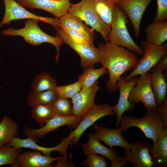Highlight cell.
<instances>
[{
    "label": "cell",
    "instance_id": "74e56055",
    "mask_svg": "<svg viewBox=\"0 0 167 167\" xmlns=\"http://www.w3.org/2000/svg\"><path fill=\"white\" fill-rule=\"evenodd\" d=\"M110 162V167H122L128 165V162L126 161L124 156H118Z\"/></svg>",
    "mask_w": 167,
    "mask_h": 167
},
{
    "label": "cell",
    "instance_id": "ab89813d",
    "mask_svg": "<svg viewBox=\"0 0 167 167\" xmlns=\"http://www.w3.org/2000/svg\"><path fill=\"white\" fill-rule=\"evenodd\" d=\"M118 0V2H119V1H120V0Z\"/></svg>",
    "mask_w": 167,
    "mask_h": 167
},
{
    "label": "cell",
    "instance_id": "603a6c76",
    "mask_svg": "<svg viewBox=\"0 0 167 167\" xmlns=\"http://www.w3.org/2000/svg\"><path fill=\"white\" fill-rule=\"evenodd\" d=\"M36 142L31 138L27 137L25 139H21L16 136L12 138L10 142L6 145L15 148H24L35 149L41 152L45 156L52 157L51 152L57 151L62 155L63 154V148L60 143L58 145L53 147L46 148L38 145Z\"/></svg>",
    "mask_w": 167,
    "mask_h": 167
},
{
    "label": "cell",
    "instance_id": "f1b7e54d",
    "mask_svg": "<svg viewBox=\"0 0 167 167\" xmlns=\"http://www.w3.org/2000/svg\"><path fill=\"white\" fill-rule=\"evenodd\" d=\"M31 108L32 117L41 127L55 115L52 104L39 105Z\"/></svg>",
    "mask_w": 167,
    "mask_h": 167
},
{
    "label": "cell",
    "instance_id": "7a4b0ae2",
    "mask_svg": "<svg viewBox=\"0 0 167 167\" xmlns=\"http://www.w3.org/2000/svg\"><path fill=\"white\" fill-rule=\"evenodd\" d=\"M120 126L123 132L131 127L138 128L147 138L152 140L154 144L157 143L161 133L167 128L157 110L147 111L143 117L140 118L131 116H122Z\"/></svg>",
    "mask_w": 167,
    "mask_h": 167
},
{
    "label": "cell",
    "instance_id": "9c48e42d",
    "mask_svg": "<svg viewBox=\"0 0 167 167\" xmlns=\"http://www.w3.org/2000/svg\"><path fill=\"white\" fill-rule=\"evenodd\" d=\"M56 36H58L63 42L67 44L75 50L80 58V64L84 69L93 68L95 64L100 63V52L98 49L94 46H88L78 44L73 42L60 28H54Z\"/></svg>",
    "mask_w": 167,
    "mask_h": 167
},
{
    "label": "cell",
    "instance_id": "30bf717a",
    "mask_svg": "<svg viewBox=\"0 0 167 167\" xmlns=\"http://www.w3.org/2000/svg\"><path fill=\"white\" fill-rule=\"evenodd\" d=\"M151 146L147 142H132L129 143L128 149L123 148V156L133 167H152L154 164L149 153Z\"/></svg>",
    "mask_w": 167,
    "mask_h": 167
},
{
    "label": "cell",
    "instance_id": "3957f363",
    "mask_svg": "<svg viewBox=\"0 0 167 167\" xmlns=\"http://www.w3.org/2000/svg\"><path fill=\"white\" fill-rule=\"evenodd\" d=\"M39 21L35 19H28L25 22L24 28L15 29L11 27L3 31L1 33L5 36H21L26 42L34 46L38 45L45 42L52 44L55 47L57 50L56 57L57 63L58 61L60 47L63 42L57 36H52L43 31L38 25Z\"/></svg>",
    "mask_w": 167,
    "mask_h": 167
},
{
    "label": "cell",
    "instance_id": "4dcf8cb0",
    "mask_svg": "<svg viewBox=\"0 0 167 167\" xmlns=\"http://www.w3.org/2000/svg\"><path fill=\"white\" fill-rule=\"evenodd\" d=\"M21 151V148H15L6 144L0 147V166L9 165L14 167Z\"/></svg>",
    "mask_w": 167,
    "mask_h": 167
},
{
    "label": "cell",
    "instance_id": "6da1fadb",
    "mask_svg": "<svg viewBox=\"0 0 167 167\" xmlns=\"http://www.w3.org/2000/svg\"><path fill=\"white\" fill-rule=\"evenodd\" d=\"M98 48L100 63L109 74L106 84L107 88L110 91H117L118 79L125 72L133 70L140 58L128 49L109 41L98 43Z\"/></svg>",
    "mask_w": 167,
    "mask_h": 167
},
{
    "label": "cell",
    "instance_id": "8992f818",
    "mask_svg": "<svg viewBox=\"0 0 167 167\" xmlns=\"http://www.w3.org/2000/svg\"><path fill=\"white\" fill-rule=\"evenodd\" d=\"M140 47L143 51V56L132 71L123 76L126 81L148 72L162 57L167 54V43L157 46L146 41H143L140 43Z\"/></svg>",
    "mask_w": 167,
    "mask_h": 167
},
{
    "label": "cell",
    "instance_id": "e575fe53",
    "mask_svg": "<svg viewBox=\"0 0 167 167\" xmlns=\"http://www.w3.org/2000/svg\"><path fill=\"white\" fill-rule=\"evenodd\" d=\"M87 158L81 163L82 166L86 167H107L108 162L102 156L91 153L87 155Z\"/></svg>",
    "mask_w": 167,
    "mask_h": 167
},
{
    "label": "cell",
    "instance_id": "7c38bea8",
    "mask_svg": "<svg viewBox=\"0 0 167 167\" xmlns=\"http://www.w3.org/2000/svg\"><path fill=\"white\" fill-rule=\"evenodd\" d=\"M138 77L135 76L128 80H126L123 76L121 77L117 81L118 88L120 92L117 104L113 106V110L116 114V127L120 126L122 116L126 111H130L136 107V104L128 101V97L132 88L136 83Z\"/></svg>",
    "mask_w": 167,
    "mask_h": 167
},
{
    "label": "cell",
    "instance_id": "52a82bcc",
    "mask_svg": "<svg viewBox=\"0 0 167 167\" xmlns=\"http://www.w3.org/2000/svg\"><path fill=\"white\" fill-rule=\"evenodd\" d=\"M113 108V106L107 103L95 105L87 113L76 128L62 139L67 146L71 142L77 145L83 133L96 121L104 117L115 114Z\"/></svg>",
    "mask_w": 167,
    "mask_h": 167
},
{
    "label": "cell",
    "instance_id": "4316f807",
    "mask_svg": "<svg viewBox=\"0 0 167 167\" xmlns=\"http://www.w3.org/2000/svg\"><path fill=\"white\" fill-rule=\"evenodd\" d=\"M57 98L53 89L40 92L32 90L28 94L27 103L32 107L39 105L52 104Z\"/></svg>",
    "mask_w": 167,
    "mask_h": 167
},
{
    "label": "cell",
    "instance_id": "1f68e13d",
    "mask_svg": "<svg viewBox=\"0 0 167 167\" xmlns=\"http://www.w3.org/2000/svg\"><path fill=\"white\" fill-rule=\"evenodd\" d=\"M82 89L79 82L77 81L69 85L56 86L54 90L57 98H71Z\"/></svg>",
    "mask_w": 167,
    "mask_h": 167
},
{
    "label": "cell",
    "instance_id": "44dd1931",
    "mask_svg": "<svg viewBox=\"0 0 167 167\" xmlns=\"http://www.w3.org/2000/svg\"><path fill=\"white\" fill-rule=\"evenodd\" d=\"M88 137L87 142L81 144L82 151L86 156L91 153L98 154L107 158L110 161L118 156L117 151L113 148H108L104 146L92 133H89Z\"/></svg>",
    "mask_w": 167,
    "mask_h": 167
},
{
    "label": "cell",
    "instance_id": "8d00e7d4",
    "mask_svg": "<svg viewBox=\"0 0 167 167\" xmlns=\"http://www.w3.org/2000/svg\"><path fill=\"white\" fill-rule=\"evenodd\" d=\"M157 112L164 124L167 126V100L157 107Z\"/></svg>",
    "mask_w": 167,
    "mask_h": 167
},
{
    "label": "cell",
    "instance_id": "d590c367",
    "mask_svg": "<svg viewBox=\"0 0 167 167\" xmlns=\"http://www.w3.org/2000/svg\"><path fill=\"white\" fill-rule=\"evenodd\" d=\"M157 10L152 22L166 21L167 19V0H156Z\"/></svg>",
    "mask_w": 167,
    "mask_h": 167
},
{
    "label": "cell",
    "instance_id": "d4e9b609",
    "mask_svg": "<svg viewBox=\"0 0 167 167\" xmlns=\"http://www.w3.org/2000/svg\"><path fill=\"white\" fill-rule=\"evenodd\" d=\"M118 0H92L95 10L101 20L111 27Z\"/></svg>",
    "mask_w": 167,
    "mask_h": 167
},
{
    "label": "cell",
    "instance_id": "4fadbf2b",
    "mask_svg": "<svg viewBox=\"0 0 167 167\" xmlns=\"http://www.w3.org/2000/svg\"><path fill=\"white\" fill-rule=\"evenodd\" d=\"M152 0H120L117 4L120 8L130 19L135 37L138 39L140 32V25L143 15Z\"/></svg>",
    "mask_w": 167,
    "mask_h": 167
},
{
    "label": "cell",
    "instance_id": "83f0119b",
    "mask_svg": "<svg viewBox=\"0 0 167 167\" xmlns=\"http://www.w3.org/2000/svg\"><path fill=\"white\" fill-rule=\"evenodd\" d=\"M108 73L107 69L103 67L98 69H84L83 72L78 79L82 87L81 89H85L90 87L100 77Z\"/></svg>",
    "mask_w": 167,
    "mask_h": 167
},
{
    "label": "cell",
    "instance_id": "5b68a950",
    "mask_svg": "<svg viewBox=\"0 0 167 167\" xmlns=\"http://www.w3.org/2000/svg\"><path fill=\"white\" fill-rule=\"evenodd\" d=\"M68 12L84 21L95 31L99 32L105 42L111 27L105 23L96 12L92 0H81L78 3L71 4Z\"/></svg>",
    "mask_w": 167,
    "mask_h": 167
},
{
    "label": "cell",
    "instance_id": "ac0fdd59",
    "mask_svg": "<svg viewBox=\"0 0 167 167\" xmlns=\"http://www.w3.org/2000/svg\"><path fill=\"white\" fill-rule=\"evenodd\" d=\"M60 157L43 156L41 152L36 150L34 152L27 151L20 154L14 167H54L55 165L51 164Z\"/></svg>",
    "mask_w": 167,
    "mask_h": 167
},
{
    "label": "cell",
    "instance_id": "484cf974",
    "mask_svg": "<svg viewBox=\"0 0 167 167\" xmlns=\"http://www.w3.org/2000/svg\"><path fill=\"white\" fill-rule=\"evenodd\" d=\"M18 126L10 116L5 115L0 122V147L9 143L18 135Z\"/></svg>",
    "mask_w": 167,
    "mask_h": 167
},
{
    "label": "cell",
    "instance_id": "7402d4cb",
    "mask_svg": "<svg viewBox=\"0 0 167 167\" xmlns=\"http://www.w3.org/2000/svg\"><path fill=\"white\" fill-rule=\"evenodd\" d=\"M149 153L156 167L167 166V128L160 134L156 144L151 145Z\"/></svg>",
    "mask_w": 167,
    "mask_h": 167
},
{
    "label": "cell",
    "instance_id": "ba28073f",
    "mask_svg": "<svg viewBox=\"0 0 167 167\" xmlns=\"http://www.w3.org/2000/svg\"><path fill=\"white\" fill-rule=\"evenodd\" d=\"M128 101L135 104L140 102H142L147 111L157 110V105L150 84V74L148 72L138 77L135 85L130 93Z\"/></svg>",
    "mask_w": 167,
    "mask_h": 167
},
{
    "label": "cell",
    "instance_id": "277c9868",
    "mask_svg": "<svg viewBox=\"0 0 167 167\" xmlns=\"http://www.w3.org/2000/svg\"><path fill=\"white\" fill-rule=\"evenodd\" d=\"M127 16L117 4L111 30L107 37V41L126 48L136 54L142 56L143 51L134 42L126 27Z\"/></svg>",
    "mask_w": 167,
    "mask_h": 167
},
{
    "label": "cell",
    "instance_id": "5bb4252c",
    "mask_svg": "<svg viewBox=\"0 0 167 167\" xmlns=\"http://www.w3.org/2000/svg\"><path fill=\"white\" fill-rule=\"evenodd\" d=\"M97 80L90 87L81 89L71 98L73 115L81 120L95 104V98L100 89Z\"/></svg>",
    "mask_w": 167,
    "mask_h": 167
},
{
    "label": "cell",
    "instance_id": "8fae6325",
    "mask_svg": "<svg viewBox=\"0 0 167 167\" xmlns=\"http://www.w3.org/2000/svg\"><path fill=\"white\" fill-rule=\"evenodd\" d=\"M81 121L74 115L66 117L55 115L40 128L32 129L24 126L23 134L37 142L45 135L60 127L66 125L77 126Z\"/></svg>",
    "mask_w": 167,
    "mask_h": 167
},
{
    "label": "cell",
    "instance_id": "d6986e66",
    "mask_svg": "<svg viewBox=\"0 0 167 167\" xmlns=\"http://www.w3.org/2000/svg\"><path fill=\"white\" fill-rule=\"evenodd\" d=\"M150 71L151 86L158 107L167 100L166 79L161 68L157 65L152 67Z\"/></svg>",
    "mask_w": 167,
    "mask_h": 167
},
{
    "label": "cell",
    "instance_id": "cb8c5ba5",
    "mask_svg": "<svg viewBox=\"0 0 167 167\" xmlns=\"http://www.w3.org/2000/svg\"><path fill=\"white\" fill-rule=\"evenodd\" d=\"M146 41L157 46H160L167 40V22H152L144 29Z\"/></svg>",
    "mask_w": 167,
    "mask_h": 167
},
{
    "label": "cell",
    "instance_id": "f546056e",
    "mask_svg": "<svg viewBox=\"0 0 167 167\" xmlns=\"http://www.w3.org/2000/svg\"><path fill=\"white\" fill-rule=\"evenodd\" d=\"M57 86L56 80L50 74L43 72L34 78L31 88L32 90L40 92L53 89Z\"/></svg>",
    "mask_w": 167,
    "mask_h": 167
},
{
    "label": "cell",
    "instance_id": "9a60e30c",
    "mask_svg": "<svg viewBox=\"0 0 167 167\" xmlns=\"http://www.w3.org/2000/svg\"><path fill=\"white\" fill-rule=\"evenodd\" d=\"M21 6L31 9H40L57 18L68 12L71 3L70 0H15Z\"/></svg>",
    "mask_w": 167,
    "mask_h": 167
},
{
    "label": "cell",
    "instance_id": "e0dca14e",
    "mask_svg": "<svg viewBox=\"0 0 167 167\" xmlns=\"http://www.w3.org/2000/svg\"><path fill=\"white\" fill-rule=\"evenodd\" d=\"M92 126L95 131L94 136L110 148L120 146L128 149L129 143L123 137L122 134V130L120 127L109 128L95 123Z\"/></svg>",
    "mask_w": 167,
    "mask_h": 167
},
{
    "label": "cell",
    "instance_id": "2e32d148",
    "mask_svg": "<svg viewBox=\"0 0 167 167\" xmlns=\"http://www.w3.org/2000/svg\"><path fill=\"white\" fill-rule=\"evenodd\" d=\"M5 11L3 18L0 23V29L5 24H9L13 20L35 19L49 24L52 18L40 16L34 14L23 7L15 0H3Z\"/></svg>",
    "mask_w": 167,
    "mask_h": 167
},
{
    "label": "cell",
    "instance_id": "ffe728a7",
    "mask_svg": "<svg viewBox=\"0 0 167 167\" xmlns=\"http://www.w3.org/2000/svg\"><path fill=\"white\" fill-rule=\"evenodd\" d=\"M56 26L61 28H71L77 30L83 33L94 43L95 30L84 24L79 18L71 13L68 12L57 18V23L54 27Z\"/></svg>",
    "mask_w": 167,
    "mask_h": 167
},
{
    "label": "cell",
    "instance_id": "d6a6232c",
    "mask_svg": "<svg viewBox=\"0 0 167 167\" xmlns=\"http://www.w3.org/2000/svg\"><path fill=\"white\" fill-rule=\"evenodd\" d=\"M52 104L55 115L66 117L73 115L72 104L68 98H57Z\"/></svg>",
    "mask_w": 167,
    "mask_h": 167
},
{
    "label": "cell",
    "instance_id": "f35d334b",
    "mask_svg": "<svg viewBox=\"0 0 167 167\" xmlns=\"http://www.w3.org/2000/svg\"><path fill=\"white\" fill-rule=\"evenodd\" d=\"M156 65L161 69L165 78L167 75V55L162 57L158 62Z\"/></svg>",
    "mask_w": 167,
    "mask_h": 167
},
{
    "label": "cell",
    "instance_id": "836d02e7",
    "mask_svg": "<svg viewBox=\"0 0 167 167\" xmlns=\"http://www.w3.org/2000/svg\"><path fill=\"white\" fill-rule=\"evenodd\" d=\"M60 28L63 30L66 36L74 43L88 46L94 45V43L92 42L88 37L82 33L73 29Z\"/></svg>",
    "mask_w": 167,
    "mask_h": 167
}]
</instances>
